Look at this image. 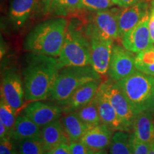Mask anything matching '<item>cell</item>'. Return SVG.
Here are the masks:
<instances>
[{
    "label": "cell",
    "mask_w": 154,
    "mask_h": 154,
    "mask_svg": "<svg viewBox=\"0 0 154 154\" xmlns=\"http://www.w3.org/2000/svg\"><path fill=\"white\" fill-rule=\"evenodd\" d=\"M141 1L144 0H119V6L121 7H128Z\"/></svg>",
    "instance_id": "34"
},
{
    "label": "cell",
    "mask_w": 154,
    "mask_h": 154,
    "mask_svg": "<svg viewBox=\"0 0 154 154\" xmlns=\"http://www.w3.org/2000/svg\"><path fill=\"white\" fill-rule=\"evenodd\" d=\"M149 31L151 41L154 44V17L151 16V15H150L149 18Z\"/></svg>",
    "instance_id": "36"
},
{
    "label": "cell",
    "mask_w": 154,
    "mask_h": 154,
    "mask_svg": "<svg viewBox=\"0 0 154 154\" xmlns=\"http://www.w3.org/2000/svg\"><path fill=\"white\" fill-rule=\"evenodd\" d=\"M42 140L46 151L62 143L70 144L61 121L57 120L42 128Z\"/></svg>",
    "instance_id": "17"
},
{
    "label": "cell",
    "mask_w": 154,
    "mask_h": 154,
    "mask_svg": "<svg viewBox=\"0 0 154 154\" xmlns=\"http://www.w3.org/2000/svg\"><path fill=\"white\" fill-rule=\"evenodd\" d=\"M96 99L102 124L106 125L113 131H128L114 108L111 104L107 98L99 90H98L96 95Z\"/></svg>",
    "instance_id": "16"
},
{
    "label": "cell",
    "mask_w": 154,
    "mask_h": 154,
    "mask_svg": "<svg viewBox=\"0 0 154 154\" xmlns=\"http://www.w3.org/2000/svg\"><path fill=\"white\" fill-rule=\"evenodd\" d=\"M46 154H72L70 144L62 143L46 152Z\"/></svg>",
    "instance_id": "32"
},
{
    "label": "cell",
    "mask_w": 154,
    "mask_h": 154,
    "mask_svg": "<svg viewBox=\"0 0 154 154\" xmlns=\"http://www.w3.org/2000/svg\"><path fill=\"white\" fill-rule=\"evenodd\" d=\"M132 154H148L149 152L151 144L138 140L134 134L131 135Z\"/></svg>",
    "instance_id": "29"
},
{
    "label": "cell",
    "mask_w": 154,
    "mask_h": 154,
    "mask_svg": "<svg viewBox=\"0 0 154 154\" xmlns=\"http://www.w3.org/2000/svg\"><path fill=\"white\" fill-rule=\"evenodd\" d=\"M116 82L136 115L142 111H154V76L137 70Z\"/></svg>",
    "instance_id": "3"
},
{
    "label": "cell",
    "mask_w": 154,
    "mask_h": 154,
    "mask_svg": "<svg viewBox=\"0 0 154 154\" xmlns=\"http://www.w3.org/2000/svg\"><path fill=\"white\" fill-rule=\"evenodd\" d=\"M135 63L138 71L154 76V45L138 53L135 57Z\"/></svg>",
    "instance_id": "24"
},
{
    "label": "cell",
    "mask_w": 154,
    "mask_h": 154,
    "mask_svg": "<svg viewBox=\"0 0 154 154\" xmlns=\"http://www.w3.org/2000/svg\"><path fill=\"white\" fill-rule=\"evenodd\" d=\"M88 30L91 44V66L100 75H105L109 70L113 40L101 35L92 26Z\"/></svg>",
    "instance_id": "7"
},
{
    "label": "cell",
    "mask_w": 154,
    "mask_h": 154,
    "mask_svg": "<svg viewBox=\"0 0 154 154\" xmlns=\"http://www.w3.org/2000/svg\"><path fill=\"white\" fill-rule=\"evenodd\" d=\"M9 135V131L7 126L3 124L2 121H0V140L3 139L8 136Z\"/></svg>",
    "instance_id": "35"
},
{
    "label": "cell",
    "mask_w": 154,
    "mask_h": 154,
    "mask_svg": "<svg viewBox=\"0 0 154 154\" xmlns=\"http://www.w3.org/2000/svg\"><path fill=\"white\" fill-rule=\"evenodd\" d=\"M1 98L16 112L24 103V82H22L18 72L14 69H7L4 72L1 85Z\"/></svg>",
    "instance_id": "8"
},
{
    "label": "cell",
    "mask_w": 154,
    "mask_h": 154,
    "mask_svg": "<svg viewBox=\"0 0 154 154\" xmlns=\"http://www.w3.org/2000/svg\"><path fill=\"white\" fill-rule=\"evenodd\" d=\"M35 0H13L9 17L15 28L22 27L33 11Z\"/></svg>",
    "instance_id": "20"
},
{
    "label": "cell",
    "mask_w": 154,
    "mask_h": 154,
    "mask_svg": "<svg viewBox=\"0 0 154 154\" xmlns=\"http://www.w3.org/2000/svg\"><path fill=\"white\" fill-rule=\"evenodd\" d=\"M19 154H46L42 138H25L17 142Z\"/></svg>",
    "instance_id": "25"
},
{
    "label": "cell",
    "mask_w": 154,
    "mask_h": 154,
    "mask_svg": "<svg viewBox=\"0 0 154 154\" xmlns=\"http://www.w3.org/2000/svg\"><path fill=\"white\" fill-rule=\"evenodd\" d=\"M58 60L61 69L91 65L90 41L79 31L68 26Z\"/></svg>",
    "instance_id": "5"
},
{
    "label": "cell",
    "mask_w": 154,
    "mask_h": 154,
    "mask_svg": "<svg viewBox=\"0 0 154 154\" xmlns=\"http://www.w3.org/2000/svg\"><path fill=\"white\" fill-rule=\"evenodd\" d=\"M111 1H112L115 4V5H119V0H111Z\"/></svg>",
    "instance_id": "39"
},
{
    "label": "cell",
    "mask_w": 154,
    "mask_h": 154,
    "mask_svg": "<svg viewBox=\"0 0 154 154\" xmlns=\"http://www.w3.org/2000/svg\"><path fill=\"white\" fill-rule=\"evenodd\" d=\"M61 122L70 141H79L90 129L89 126L79 118L76 112L65 114Z\"/></svg>",
    "instance_id": "21"
},
{
    "label": "cell",
    "mask_w": 154,
    "mask_h": 154,
    "mask_svg": "<svg viewBox=\"0 0 154 154\" xmlns=\"http://www.w3.org/2000/svg\"><path fill=\"white\" fill-rule=\"evenodd\" d=\"M148 154H154V142L153 143H151V148H150L149 152Z\"/></svg>",
    "instance_id": "37"
},
{
    "label": "cell",
    "mask_w": 154,
    "mask_h": 154,
    "mask_svg": "<svg viewBox=\"0 0 154 154\" xmlns=\"http://www.w3.org/2000/svg\"><path fill=\"white\" fill-rule=\"evenodd\" d=\"M17 141L10 135L1 140L0 154H17Z\"/></svg>",
    "instance_id": "30"
},
{
    "label": "cell",
    "mask_w": 154,
    "mask_h": 154,
    "mask_svg": "<svg viewBox=\"0 0 154 154\" xmlns=\"http://www.w3.org/2000/svg\"><path fill=\"white\" fill-rule=\"evenodd\" d=\"M148 4L144 1L139 2L128 7H123L119 10L118 22L119 36L122 38L125 34L137 25L149 13Z\"/></svg>",
    "instance_id": "13"
},
{
    "label": "cell",
    "mask_w": 154,
    "mask_h": 154,
    "mask_svg": "<svg viewBox=\"0 0 154 154\" xmlns=\"http://www.w3.org/2000/svg\"><path fill=\"white\" fill-rule=\"evenodd\" d=\"M62 113V109L58 103H44L42 101L31 102L24 109V114L42 128L59 120Z\"/></svg>",
    "instance_id": "11"
},
{
    "label": "cell",
    "mask_w": 154,
    "mask_h": 154,
    "mask_svg": "<svg viewBox=\"0 0 154 154\" xmlns=\"http://www.w3.org/2000/svg\"><path fill=\"white\" fill-rule=\"evenodd\" d=\"M67 28L68 22L65 18L51 19L38 23L25 37L24 49L32 53L59 57Z\"/></svg>",
    "instance_id": "2"
},
{
    "label": "cell",
    "mask_w": 154,
    "mask_h": 154,
    "mask_svg": "<svg viewBox=\"0 0 154 154\" xmlns=\"http://www.w3.org/2000/svg\"><path fill=\"white\" fill-rule=\"evenodd\" d=\"M131 135L124 131H116L113 133L109 146V153L132 154Z\"/></svg>",
    "instance_id": "22"
},
{
    "label": "cell",
    "mask_w": 154,
    "mask_h": 154,
    "mask_svg": "<svg viewBox=\"0 0 154 154\" xmlns=\"http://www.w3.org/2000/svg\"><path fill=\"white\" fill-rule=\"evenodd\" d=\"M99 90L114 108L128 131L132 129L136 115L117 82L111 79L101 82Z\"/></svg>",
    "instance_id": "6"
},
{
    "label": "cell",
    "mask_w": 154,
    "mask_h": 154,
    "mask_svg": "<svg viewBox=\"0 0 154 154\" xmlns=\"http://www.w3.org/2000/svg\"><path fill=\"white\" fill-rule=\"evenodd\" d=\"M17 117L16 116V111L1 98L0 101V121L8 128L9 134L14 128Z\"/></svg>",
    "instance_id": "27"
},
{
    "label": "cell",
    "mask_w": 154,
    "mask_h": 154,
    "mask_svg": "<svg viewBox=\"0 0 154 154\" xmlns=\"http://www.w3.org/2000/svg\"><path fill=\"white\" fill-rule=\"evenodd\" d=\"M113 135V131L106 125L101 124L90 128L80 141L94 151L106 150L110 146Z\"/></svg>",
    "instance_id": "15"
},
{
    "label": "cell",
    "mask_w": 154,
    "mask_h": 154,
    "mask_svg": "<svg viewBox=\"0 0 154 154\" xmlns=\"http://www.w3.org/2000/svg\"><path fill=\"white\" fill-rule=\"evenodd\" d=\"M154 111H142L135 117L132 129L133 134L146 143L154 142Z\"/></svg>",
    "instance_id": "18"
},
{
    "label": "cell",
    "mask_w": 154,
    "mask_h": 154,
    "mask_svg": "<svg viewBox=\"0 0 154 154\" xmlns=\"http://www.w3.org/2000/svg\"><path fill=\"white\" fill-rule=\"evenodd\" d=\"M70 148L72 154H94L96 153L80 140L70 142Z\"/></svg>",
    "instance_id": "31"
},
{
    "label": "cell",
    "mask_w": 154,
    "mask_h": 154,
    "mask_svg": "<svg viewBox=\"0 0 154 154\" xmlns=\"http://www.w3.org/2000/svg\"><path fill=\"white\" fill-rule=\"evenodd\" d=\"M61 69L60 63L56 57L29 54L22 69L26 101L32 102L49 99Z\"/></svg>",
    "instance_id": "1"
},
{
    "label": "cell",
    "mask_w": 154,
    "mask_h": 154,
    "mask_svg": "<svg viewBox=\"0 0 154 154\" xmlns=\"http://www.w3.org/2000/svg\"><path fill=\"white\" fill-rule=\"evenodd\" d=\"M81 0H54L50 12L58 16L66 17L79 9Z\"/></svg>",
    "instance_id": "26"
},
{
    "label": "cell",
    "mask_w": 154,
    "mask_h": 154,
    "mask_svg": "<svg viewBox=\"0 0 154 154\" xmlns=\"http://www.w3.org/2000/svg\"><path fill=\"white\" fill-rule=\"evenodd\" d=\"M94 154H109V153H108L107 152L105 151V150H103V151H100L96 152Z\"/></svg>",
    "instance_id": "38"
},
{
    "label": "cell",
    "mask_w": 154,
    "mask_h": 154,
    "mask_svg": "<svg viewBox=\"0 0 154 154\" xmlns=\"http://www.w3.org/2000/svg\"><path fill=\"white\" fill-rule=\"evenodd\" d=\"M94 80H101V76L91 65L63 67L59 72L49 99L57 103L65 101L77 88Z\"/></svg>",
    "instance_id": "4"
},
{
    "label": "cell",
    "mask_w": 154,
    "mask_h": 154,
    "mask_svg": "<svg viewBox=\"0 0 154 154\" xmlns=\"http://www.w3.org/2000/svg\"><path fill=\"white\" fill-rule=\"evenodd\" d=\"M26 115L19 116L9 135L16 141L25 138H42V129Z\"/></svg>",
    "instance_id": "19"
},
{
    "label": "cell",
    "mask_w": 154,
    "mask_h": 154,
    "mask_svg": "<svg viewBox=\"0 0 154 154\" xmlns=\"http://www.w3.org/2000/svg\"><path fill=\"white\" fill-rule=\"evenodd\" d=\"M114 5L111 0H81L79 9H86L98 11L109 9Z\"/></svg>",
    "instance_id": "28"
},
{
    "label": "cell",
    "mask_w": 154,
    "mask_h": 154,
    "mask_svg": "<svg viewBox=\"0 0 154 154\" xmlns=\"http://www.w3.org/2000/svg\"><path fill=\"white\" fill-rule=\"evenodd\" d=\"M101 80H94L86 83L77 88L65 101L57 103L66 114L78 111L93 100L99 90Z\"/></svg>",
    "instance_id": "12"
},
{
    "label": "cell",
    "mask_w": 154,
    "mask_h": 154,
    "mask_svg": "<svg viewBox=\"0 0 154 154\" xmlns=\"http://www.w3.org/2000/svg\"><path fill=\"white\" fill-rule=\"evenodd\" d=\"M54 0H41L42 8L44 13H49L51 10V6Z\"/></svg>",
    "instance_id": "33"
},
{
    "label": "cell",
    "mask_w": 154,
    "mask_h": 154,
    "mask_svg": "<svg viewBox=\"0 0 154 154\" xmlns=\"http://www.w3.org/2000/svg\"><path fill=\"white\" fill-rule=\"evenodd\" d=\"M149 12L138 24L123 36L122 45L132 53H139L153 45L149 31Z\"/></svg>",
    "instance_id": "10"
},
{
    "label": "cell",
    "mask_w": 154,
    "mask_h": 154,
    "mask_svg": "<svg viewBox=\"0 0 154 154\" xmlns=\"http://www.w3.org/2000/svg\"><path fill=\"white\" fill-rule=\"evenodd\" d=\"M75 112L76 113L79 118L83 122L87 124L90 128H93L101 124V118H100L99 111H98L96 96L88 104L81 108Z\"/></svg>",
    "instance_id": "23"
},
{
    "label": "cell",
    "mask_w": 154,
    "mask_h": 154,
    "mask_svg": "<svg viewBox=\"0 0 154 154\" xmlns=\"http://www.w3.org/2000/svg\"><path fill=\"white\" fill-rule=\"evenodd\" d=\"M132 52L119 45H113L108 74L115 82L131 76L137 71Z\"/></svg>",
    "instance_id": "9"
},
{
    "label": "cell",
    "mask_w": 154,
    "mask_h": 154,
    "mask_svg": "<svg viewBox=\"0 0 154 154\" xmlns=\"http://www.w3.org/2000/svg\"><path fill=\"white\" fill-rule=\"evenodd\" d=\"M119 9L98 11L93 17L91 26L101 35L111 39L120 37L118 22Z\"/></svg>",
    "instance_id": "14"
}]
</instances>
